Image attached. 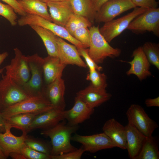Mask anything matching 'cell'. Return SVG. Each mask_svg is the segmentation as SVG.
Returning <instances> with one entry per match:
<instances>
[{"label": "cell", "instance_id": "cell-1", "mask_svg": "<svg viewBox=\"0 0 159 159\" xmlns=\"http://www.w3.org/2000/svg\"><path fill=\"white\" fill-rule=\"evenodd\" d=\"M61 121L54 127L42 130L40 134L51 140V155H57L76 150L77 148L71 143L72 135L78 129V125H71Z\"/></svg>", "mask_w": 159, "mask_h": 159}, {"label": "cell", "instance_id": "cell-2", "mask_svg": "<svg viewBox=\"0 0 159 159\" xmlns=\"http://www.w3.org/2000/svg\"><path fill=\"white\" fill-rule=\"evenodd\" d=\"M99 26L89 27L90 44L88 54L97 64L102 63L107 57H119L121 51L120 49L111 46L100 32Z\"/></svg>", "mask_w": 159, "mask_h": 159}, {"label": "cell", "instance_id": "cell-3", "mask_svg": "<svg viewBox=\"0 0 159 159\" xmlns=\"http://www.w3.org/2000/svg\"><path fill=\"white\" fill-rule=\"evenodd\" d=\"M56 107L44 94L31 97L3 110L1 115L4 119L22 113L38 112L42 113Z\"/></svg>", "mask_w": 159, "mask_h": 159}, {"label": "cell", "instance_id": "cell-4", "mask_svg": "<svg viewBox=\"0 0 159 159\" xmlns=\"http://www.w3.org/2000/svg\"><path fill=\"white\" fill-rule=\"evenodd\" d=\"M31 77L29 81L22 86L30 97L44 94L46 87L43 69V58L37 54L26 56Z\"/></svg>", "mask_w": 159, "mask_h": 159}, {"label": "cell", "instance_id": "cell-5", "mask_svg": "<svg viewBox=\"0 0 159 159\" xmlns=\"http://www.w3.org/2000/svg\"><path fill=\"white\" fill-rule=\"evenodd\" d=\"M17 24L20 26L35 25L47 29L57 36L69 41L77 49L87 47L71 35L64 26L56 24L40 16L27 14L17 20Z\"/></svg>", "mask_w": 159, "mask_h": 159}, {"label": "cell", "instance_id": "cell-6", "mask_svg": "<svg viewBox=\"0 0 159 159\" xmlns=\"http://www.w3.org/2000/svg\"><path fill=\"white\" fill-rule=\"evenodd\" d=\"M0 80V105L2 111L30 97L22 86L9 77L2 74Z\"/></svg>", "mask_w": 159, "mask_h": 159}, {"label": "cell", "instance_id": "cell-7", "mask_svg": "<svg viewBox=\"0 0 159 159\" xmlns=\"http://www.w3.org/2000/svg\"><path fill=\"white\" fill-rule=\"evenodd\" d=\"M127 29L136 34L152 32L159 36V8L147 9L134 19Z\"/></svg>", "mask_w": 159, "mask_h": 159}, {"label": "cell", "instance_id": "cell-8", "mask_svg": "<svg viewBox=\"0 0 159 159\" xmlns=\"http://www.w3.org/2000/svg\"><path fill=\"white\" fill-rule=\"evenodd\" d=\"M145 8L136 7L132 11L118 19L104 23L99 30L106 40L110 43L127 29L131 21L136 17L145 11Z\"/></svg>", "mask_w": 159, "mask_h": 159}, {"label": "cell", "instance_id": "cell-9", "mask_svg": "<svg viewBox=\"0 0 159 159\" xmlns=\"http://www.w3.org/2000/svg\"><path fill=\"white\" fill-rule=\"evenodd\" d=\"M126 115L129 123L135 126L147 137L152 135L158 127V124L152 119L144 109L137 104L131 105L127 110Z\"/></svg>", "mask_w": 159, "mask_h": 159}, {"label": "cell", "instance_id": "cell-10", "mask_svg": "<svg viewBox=\"0 0 159 159\" xmlns=\"http://www.w3.org/2000/svg\"><path fill=\"white\" fill-rule=\"evenodd\" d=\"M14 56L9 64L6 66L5 74L18 84L23 86L29 80L31 73L26 59L17 48L14 49Z\"/></svg>", "mask_w": 159, "mask_h": 159}, {"label": "cell", "instance_id": "cell-11", "mask_svg": "<svg viewBox=\"0 0 159 159\" xmlns=\"http://www.w3.org/2000/svg\"><path fill=\"white\" fill-rule=\"evenodd\" d=\"M136 7L132 0H110L104 4L96 11L94 20L96 23H105Z\"/></svg>", "mask_w": 159, "mask_h": 159}, {"label": "cell", "instance_id": "cell-12", "mask_svg": "<svg viewBox=\"0 0 159 159\" xmlns=\"http://www.w3.org/2000/svg\"><path fill=\"white\" fill-rule=\"evenodd\" d=\"M71 140L81 143L85 151L92 153L115 147L110 139L103 132L90 135L75 134L71 137Z\"/></svg>", "mask_w": 159, "mask_h": 159}, {"label": "cell", "instance_id": "cell-13", "mask_svg": "<svg viewBox=\"0 0 159 159\" xmlns=\"http://www.w3.org/2000/svg\"><path fill=\"white\" fill-rule=\"evenodd\" d=\"M5 131L0 132V145L6 158L12 152L21 153V150L25 145L26 133L22 132L20 136H16L11 132V126L4 122Z\"/></svg>", "mask_w": 159, "mask_h": 159}, {"label": "cell", "instance_id": "cell-14", "mask_svg": "<svg viewBox=\"0 0 159 159\" xmlns=\"http://www.w3.org/2000/svg\"><path fill=\"white\" fill-rule=\"evenodd\" d=\"M63 110L54 107L37 115L34 119L27 131V133L33 130H42L52 128L65 120Z\"/></svg>", "mask_w": 159, "mask_h": 159}, {"label": "cell", "instance_id": "cell-15", "mask_svg": "<svg viewBox=\"0 0 159 159\" xmlns=\"http://www.w3.org/2000/svg\"><path fill=\"white\" fill-rule=\"evenodd\" d=\"M131 61L125 62L131 65L130 68L126 72L127 75L134 74L141 81L152 75L150 71V64L143 51L142 47H139L133 52Z\"/></svg>", "mask_w": 159, "mask_h": 159}, {"label": "cell", "instance_id": "cell-16", "mask_svg": "<svg viewBox=\"0 0 159 159\" xmlns=\"http://www.w3.org/2000/svg\"><path fill=\"white\" fill-rule=\"evenodd\" d=\"M58 57L61 62L67 65L71 64L86 68L87 66L81 59L77 47L67 43L57 36Z\"/></svg>", "mask_w": 159, "mask_h": 159}, {"label": "cell", "instance_id": "cell-17", "mask_svg": "<svg viewBox=\"0 0 159 159\" xmlns=\"http://www.w3.org/2000/svg\"><path fill=\"white\" fill-rule=\"evenodd\" d=\"M94 108L89 107L79 97L76 96L74 106L70 109L64 110L65 120L71 125H78L89 119L94 113Z\"/></svg>", "mask_w": 159, "mask_h": 159}, {"label": "cell", "instance_id": "cell-18", "mask_svg": "<svg viewBox=\"0 0 159 159\" xmlns=\"http://www.w3.org/2000/svg\"><path fill=\"white\" fill-rule=\"evenodd\" d=\"M76 96L89 107L94 108L109 100L112 95L107 92L105 89L95 87L90 83L84 89L77 92Z\"/></svg>", "mask_w": 159, "mask_h": 159}, {"label": "cell", "instance_id": "cell-19", "mask_svg": "<svg viewBox=\"0 0 159 159\" xmlns=\"http://www.w3.org/2000/svg\"><path fill=\"white\" fill-rule=\"evenodd\" d=\"M103 132L110 139L115 147L126 149V133L124 127L114 118L107 120L102 128Z\"/></svg>", "mask_w": 159, "mask_h": 159}, {"label": "cell", "instance_id": "cell-20", "mask_svg": "<svg viewBox=\"0 0 159 159\" xmlns=\"http://www.w3.org/2000/svg\"><path fill=\"white\" fill-rule=\"evenodd\" d=\"M65 90L64 80L60 77L46 85L44 94L54 107L64 110L66 107Z\"/></svg>", "mask_w": 159, "mask_h": 159}, {"label": "cell", "instance_id": "cell-21", "mask_svg": "<svg viewBox=\"0 0 159 159\" xmlns=\"http://www.w3.org/2000/svg\"><path fill=\"white\" fill-rule=\"evenodd\" d=\"M52 22L64 27L71 15L73 14L68 0L47 3Z\"/></svg>", "mask_w": 159, "mask_h": 159}, {"label": "cell", "instance_id": "cell-22", "mask_svg": "<svg viewBox=\"0 0 159 159\" xmlns=\"http://www.w3.org/2000/svg\"><path fill=\"white\" fill-rule=\"evenodd\" d=\"M126 133V149L130 158L136 159L146 138L132 124L125 126Z\"/></svg>", "mask_w": 159, "mask_h": 159}, {"label": "cell", "instance_id": "cell-23", "mask_svg": "<svg viewBox=\"0 0 159 159\" xmlns=\"http://www.w3.org/2000/svg\"><path fill=\"white\" fill-rule=\"evenodd\" d=\"M66 65L62 64L58 57L48 55L43 58V69L46 85L62 77Z\"/></svg>", "mask_w": 159, "mask_h": 159}, {"label": "cell", "instance_id": "cell-24", "mask_svg": "<svg viewBox=\"0 0 159 159\" xmlns=\"http://www.w3.org/2000/svg\"><path fill=\"white\" fill-rule=\"evenodd\" d=\"M27 14L37 15L52 22L47 3L39 0H17Z\"/></svg>", "mask_w": 159, "mask_h": 159}, {"label": "cell", "instance_id": "cell-25", "mask_svg": "<svg viewBox=\"0 0 159 159\" xmlns=\"http://www.w3.org/2000/svg\"><path fill=\"white\" fill-rule=\"evenodd\" d=\"M29 26L42 39L48 55L58 57L57 36L49 30L40 26L35 25Z\"/></svg>", "mask_w": 159, "mask_h": 159}, {"label": "cell", "instance_id": "cell-26", "mask_svg": "<svg viewBox=\"0 0 159 159\" xmlns=\"http://www.w3.org/2000/svg\"><path fill=\"white\" fill-rule=\"evenodd\" d=\"M38 112L22 113L16 114L4 119V122L12 127L27 133L28 129L34 118L40 114Z\"/></svg>", "mask_w": 159, "mask_h": 159}, {"label": "cell", "instance_id": "cell-27", "mask_svg": "<svg viewBox=\"0 0 159 159\" xmlns=\"http://www.w3.org/2000/svg\"><path fill=\"white\" fill-rule=\"evenodd\" d=\"M157 143L152 135L146 137L136 159H159Z\"/></svg>", "mask_w": 159, "mask_h": 159}, {"label": "cell", "instance_id": "cell-28", "mask_svg": "<svg viewBox=\"0 0 159 159\" xmlns=\"http://www.w3.org/2000/svg\"><path fill=\"white\" fill-rule=\"evenodd\" d=\"M74 14L84 17L90 21L94 19L91 0H68Z\"/></svg>", "mask_w": 159, "mask_h": 159}, {"label": "cell", "instance_id": "cell-29", "mask_svg": "<svg viewBox=\"0 0 159 159\" xmlns=\"http://www.w3.org/2000/svg\"><path fill=\"white\" fill-rule=\"evenodd\" d=\"M92 25V22L87 18L73 13L70 17L64 27L73 36L74 32L77 29L82 27L89 28Z\"/></svg>", "mask_w": 159, "mask_h": 159}, {"label": "cell", "instance_id": "cell-30", "mask_svg": "<svg viewBox=\"0 0 159 159\" xmlns=\"http://www.w3.org/2000/svg\"><path fill=\"white\" fill-rule=\"evenodd\" d=\"M143 51L150 64L159 69V44L147 42L142 46Z\"/></svg>", "mask_w": 159, "mask_h": 159}, {"label": "cell", "instance_id": "cell-31", "mask_svg": "<svg viewBox=\"0 0 159 159\" xmlns=\"http://www.w3.org/2000/svg\"><path fill=\"white\" fill-rule=\"evenodd\" d=\"M25 144L30 148L38 152L51 155V144L41 140L27 135L25 141Z\"/></svg>", "mask_w": 159, "mask_h": 159}, {"label": "cell", "instance_id": "cell-32", "mask_svg": "<svg viewBox=\"0 0 159 159\" xmlns=\"http://www.w3.org/2000/svg\"><path fill=\"white\" fill-rule=\"evenodd\" d=\"M100 71L96 69L89 70L86 79L90 81V83L94 87L105 89L107 86V77L104 73H101Z\"/></svg>", "mask_w": 159, "mask_h": 159}, {"label": "cell", "instance_id": "cell-33", "mask_svg": "<svg viewBox=\"0 0 159 159\" xmlns=\"http://www.w3.org/2000/svg\"><path fill=\"white\" fill-rule=\"evenodd\" d=\"M0 15L6 19L12 26L17 24L16 13L13 8L8 4L0 2Z\"/></svg>", "mask_w": 159, "mask_h": 159}, {"label": "cell", "instance_id": "cell-34", "mask_svg": "<svg viewBox=\"0 0 159 159\" xmlns=\"http://www.w3.org/2000/svg\"><path fill=\"white\" fill-rule=\"evenodd\" d=\"M21 153L26 159H51V155L35 150L25 144L22 148Z\"/></svg>", "mask_w": 159, "mask_h": 159}, {"label": "cell", "instance_id": "cell-35", "mask_svg": "<svg viewBox=\"0 0 159 159\" xmlns=\"http://www.w3.org/2000/svg\"><path fill=\"white\" fill-rule=\"evenodd\" d=\"M73 36L87 48L89 47L90 37L88 27H82L77 29L74 32Z\"/></svg>", "mask_w": 159, "mask_h": 159}, {"label": "cell", "instance_id": "cell-36", "mask_svg": "<svg viewBox=\"0 0 159 159\" xmlns=\"http://www.w3.org/2000/svg\"><path fill=\"white\" fill-rule=\"evenodd\" d=\"M77 49L80 55L84 58L89 70L94 69H96L99 71L102 70V67L98 66L90 56L88 54V49L81 48Z\"/></svg>", "mask_w": 159, "mask_h": 159}, {"label": "cell", "instance_id": "cell-37", "mask_svg": "<svg viewBox=\"0 0 159 159\" xmlns=\"http://www.w3.org/2000/svg\"><path fill=\"white\" fill-rule=\"evenodd\" d=\"M85 151L82 146L76 150L57 155H51V159H80Z\"/></svg>", "mask_w": 159, "mask_h": 159}, {"label": "cell", "instance_id": "cell-38", "mask_svg": "<svg viewBox=\"0 0 159 159\" xmlns=\"http://www.w3.org/2000/svg\"><path fill=\"white\" fill-rule=\"evenodd\" d=\"M136 7L146 9L158 8V3L156 0H132Z\"/></svg>", "mask_w": 159, "mask_h": 159}, {"label": "cell", "instance_id": "cell-39", "mask_svg": "<svg viewBox=\"0 0 159 159\" xmlns=\"http://www.w3.org/2000/svg\"><path fill=\"white\" fill-rule=\"evenodd\" d=\"M1 0L12 6L14 9L15 12L19 15L21 16H23L26 14L17 0Z\"/></svg>", "mask_w": 159, "mask_h": 159}, {"label": "cell", "instance_id": "cell-40", "mask_svg": "<svg viewBox=\"0 0 159 159\" xmlns=\"http://www.w3.org/2000/svg\"><path fill=\"white\" fill-rule=\"evenodd\" d=\"M146 106L148 107H159V97L154 98H148L145 101Z\"/></svg>", "mask_w": 159, "mask_h": 159}, {"label": "cell", "instance_id": "cell-41", "mask_svg": "<svg viewBox=\"0 0 159 159\" xmlns=\"http://www.w3.org/2000/svg\"><path fill=\"white\" fill-rule=\"evenodd\" d=\"M109 0H91L93 9L95 14L104 4Z\"/></svg>", "mask_w": 159, "mask_h": 159}, {"label": "cell", "instance_id": "cell-42", "mask_svg": "<svg viewBox=\"0 0 159 159\" xmlns=\"http://www.w3.org/2000/svg\"><path fill=\"white\" fill-rule=\"evenodd\" d=\"M9 156L13 159H26L21 153H11L9 154Z\"/></svg>", "mask_w": 159, "mask_h": 159}, {"label": "cell", "instance_id": "cell-43", "mask_svg": "<svg viewBox=\"0 0 159 159\" xmlns=\"http://www.w3.org/2000/svg\"><path fill=\"white\" fill-rule=\"evenodd\" d=\"M5 131L4 120L2 117L0 112V132H4Z\"/></svg>", "mask_w": 159, "mask_h": 159}, {"label": "cell", "instance_id": "cell-44", "mask_svg": "<svg viewBox=\"0 0 159 159\" xmlns=\"http://www.w3.org/2000/svg\"><path fill=\"white\" fill-rule=\"evenodd\" d=\"M8 55L9 54L7 52H4L0 54V66Z\"/></svg>", "mask_w": 159, "mask_h": 159}, {"label": "cell", "instance_id": "cell-45", "mask_svg": "<svg viewBox=\"0 0 159 159\" xmlns=\"http://www.w3.org/2000/svg\"><path fill=\"white\" fill-rule=\"evenodd\" d=\"M6 159L0 145V159Z\"/></svg>", "mask_w": 159, "mask_h": 159}, {"label": "cell", "instance_id": "cell-46", "mask_svg": "<svg viewBox=\"0 0 159 159\" xmlns=\"http://www.w3.org/2000/svg\"><path fill=\"white\" fill-rule=\"evenodd\" d=\"M40 1L45 3H47V2H54V1H61L64 0H39Z\"/></svg>", "mask_w": 159, "mask_h": 159}, {"label": "cell", "instance_id": "cell-47", "mask_svg": "<svg viewBox=\"0 0 159 159\" xmlns=\"http://www.w3.org/2000/svg\"><path fill=\"white\" fill-rule=\"evenodd\" d=\"M5 69V67H4L3 68L0 69V75L1 74H2L3 72ZM2 111L1 109V107L0 105V112H1Z\"/></svg>", "mask_w": 159, "mask_h": 159}]
</instances>
